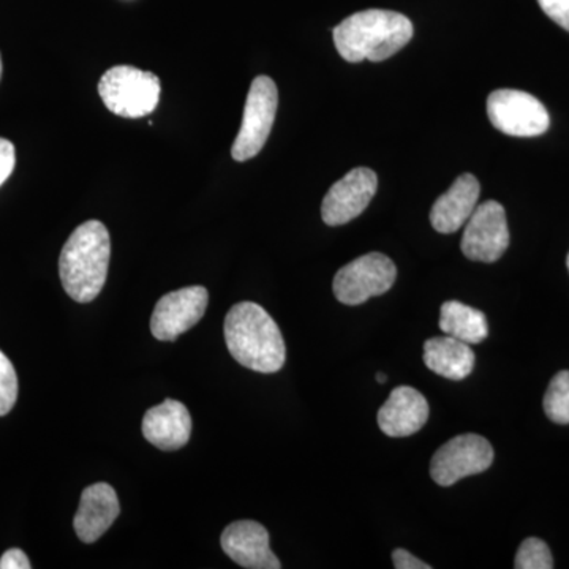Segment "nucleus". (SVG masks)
<instances>
[{"label": "nucleus", "instance_id": "nucleus-22", "mask_svg": "<svg viewBox=\"0 0 569 569\" xmlns=\"http://www.w3.org/2000/svg\"><path fill=\"white\" fill-rule=\"evenodd\" d=\"M546 14L569 32V0H538Z\"/></svg>", "mask_w": 569, "mask_h": 569}, {"label": "nucleus", "instance_id": "nucleus-25", "mask_svg": "<svg viewBox=\"0 0 569 569\" xmlns=\"http://www.w3.org/2000/svg\"><path fill=\"white\" fill-rule=\"evenodd\" d=\"M392 561H395V567L397 569H430V565L425 563L417 559V557L411 556L410 552L406 549H396L392 552Z\"/></svg>", "mask_w": 569, "mask_h": 569}, {"label": "nucleus", "instance_id": "nucleus-13", "mask_svg": "<svg viewBox=\"0 0 569 569\" xmlns=\"http://www.w3.org/2000/svg\"><path fill=\"white\" fill-rule=\"evenodd\" d=\"M378 427L385 436L410 437L425 427L429 419V403L415 388L392 389L385 406L378 410Z\"/></svg>", "mask_w": 569, "mask_h": 569}, {"label": "nucleus", "instance_id": "nucleus-19", "mask_svg": "<svg viewBox=\"0 0 569 569\" xmlns=\"http://www.w3.org/2000/svg\"><path fill=\"white\" fill-rule=\"evenodd\" d=\"M542 406L550 421L569 425V370H561L550 380Z\"/></svg>", "mask_w": 569, "mask_h": 569}, {"label": "nucleus", "instance_id": "nucleus-1", "mask_svg": "<svg viewBox=\"0 0 569 569\" xmlns=\"http://www.w3.org/2000/svg\"><path fill=\"white\" fill-rule=\"evenodd\" d=\"M413 22L391 10H365L351 14L332 32L339 54L347 62H381L413 39Z\"/></svg>", "mask_w": 569, "mask_h": 569}, {"label": "nucleus", "instance_id": "nucleus-27", "mask_svg": "<svg viewBox=\"0 0 569 569\" xmlns=\"http://www.w3.org/2000/svg\"><path fill=\"white\" fill-rule=\"evenodd\" d=\"M0 78H2V58H0Z\"/></svg>", "mask_w": 569, "mask_h": 569}, {"label": "nucleus", "instance_id": "nucleus-11", "mask_svg": "<svg viewBox=\"0 0 569 569\" xmlns=\"http://www.w3.org/2000/svg\"><path fill=\"white\" fill-rule=\"evenodd\" d=\"M378 178L370 168H355L326 193L321 217L329 227H340L361 216L376 197Z\"/></svg>", "mask_w": 569, "mask_h": 569}, {"label": "nucleus", "instance_id": "nucleus-21", "mask_svg": "<svg viewBox=\"0 0 569 569\" xmlns=\"http://www.w3.org/2000/svg\"><path fill=\"white\" fill-rule=\"evenodd\" d=\"M18 399V377L9 358L0 351V417L10 413Z\"/></svg>", "mask_w": 569, "mask_h": 569}, {"label": "nucleus", "instance_id": "nucleus-17", "mask_svg": "<svg viewBox=\"0 0 569 569\" xmlns=\"http://www.w3.org/2000/svg\"><path fill=\"white\" fill-rule=\"evenodd\" d=\"M425 365L448 380H466L473 372L475 353L468 343L455 337H432L425 343Z\"/></svg>", "mask_w": 569, "mask_h": 569}, {"label": "nucleus", "instance_id": "nucleus-2", "mask_svg": "<svg viewBox=\"0 0 569 569\" xmlns=\"http://www.w3.org/2000/svg\"><path fill=\"white\" fill-rule=\"evenodd\" d=\"M224 342L239 365L260 373L279 372L287 348L279 326L263 307L239 302L224 318Z\"/></svg>", "mask_w": 569, "mask_h": 569}, {"label": "nucleus", "instance_id": "nucleus-16", "mask_svg": "<svg viewBox=\"0 0 569 569\" xmlns=\"http://www.w3.org/2000/svg\"><path fill=\"white\" fill-rule=\"evenodd\" d=\"M481 186L473 174H462L441 194L430 211V223L441 234L459 231L477 209Z\"/></svg>", "mask_w": 569, "mask_h": 569}, {"label": "nucleus", "instance_id": "nucleus-18", "mask_svg": "<svg viewBox=\"0 0 569 569\" xmlns=\"http://www.w3.org/2000/svg\"><path fill=\"white\" fill-rule=\"evenodd\" d=\"M440 329L445 335L462 340L468 346H478L489 336L485 313L459 301H448L441 306Z\"/></svg>", "mask_w": 569, "mask_h": 569}, {"label": "nucleus", "instance_id": "nucleus-20", "mask_svg": "<svg viewBox=\"0 0 569 569\" xmlns=\"http://www.w3.org/2000/svg\"><path fill=\"white\" fill-rule=\"evenodd\" d=\"M515 568L552 569L553 559L549 546L539 538H527L516 553Z\"/></svg>", "mask_w": 569, "mask_h": 569}, {"label": "nucleus", "instance_id": "nucleus-6", "mask_svg": "<svg viewBox=\"0 0 569 569\" xmlns=\"http://www.w3.org/2000/svg\"><path fill=\"white\" fill-rule=\"evenodd\" d=\"M397 269L383 253H367L339 269L332 283L337 301L346 306L365 305L373 296L391 290Z\"/></svg>", "mask_w": 569, "mask_h": 569}, {"label": "nucleus", "instance_id": "nucleus-7", "mask_svg": "<svg viewBox=\"0 0 569 569\" xmlns=\"http://www.w3.org/2000/svg\"><path fill=\"white\" fill-rule=\"evenodd\" d=\"M489 121L509 137L531 138L548 132L549 112L537 97L515 89H498L488 99Z\"/></svg>", "mask_w": 569, "mask_h": 569}, {"label": "nucleus", "instance_id": "nucleus-9", "mask_svg": "<svg viewBox=\"0 0 569 569\" xmlns=\"http://www.w3.org/2000/svg\"><path fill=\"white\" fill-rule=\"evenodd\" d=\"M462 252L468 260L481 263H496L509 247L507 212L497 201H486L477 206L466 223Z\"/></svg>", "mask_w": 569, "mask_h": 569}, {"label": "nucleus", "instance_id": "nucleus-4", "mask_svg": "<svg viewBox=\"0 0 569 569\" xmlns=\"http://www.w3.org/2000/svg\"><path fill=\"white\" fill-rule=\"evenodd\" d=\"M100 99L112 114L144 118L156 111L162 93L159 77L132 66H116L104 71L99 81Z\"/></svg>", "mask_w": 569, "mask_h": 569}, {"label": "nucleus", "instance_id": "nucleus-24", "mask_svg": "<svg viewBox=\"0 0 569 569\" xmlns=\"http://www.w3.org/2000/svg\"><path fill=\"white\" fill-rule=\"evenodd\" d=\"M31 561L21 549H10L0 557V569H29Z\"/></svg>", "mask_w": 569, "mask_h": 569}, {"label": "nucleus", "instance_id": "nucleus-14", "mask_svg": "<svg viewBox=\"0 0 569 569\" xmlns=\"http://www.w3.org/2000/svg\"><path fill=\"white\" fill-rule=\"evenodd\" d=\"M192 433V418L189 410L178 400L168 399L160 406L149 408L142 418V436L153 447L174 451L189 443Z\"/></svg>", "mask_w": 569, "mask_h": 569}, {"label": "nucleus", "instance_id": "nucleus-5", "mask_svg": "<svg viewBox=\"0 0 569 569\" xmlns=\"http://www.w3.org/2000/svg\"><path fill=\"white\" fill-rule=\"evenodd\" d=\"M277 108L279 91L276 82L269 77L254 78L247 96L241 129L231 148L236 162H247L261 152L274 126Z\"/></svg>", "mask_w": 569, "mask_h": 569}, {"label": "nucleus", "instance_id": "nucleus-23", "mask_svg": "<svg viewBox=\"0 0 569 569\" xmlns=\"http://www.w3.org/2000/svg\"><path fill=\"white\" fill-rule=\"evenodd\" d=\"M17 164V153H14L13 142L0 138V187L13 173Z\"/></svg>", "mask_w": 569, "mask_h": 569}, {"label": "nucleus", "instance_id": "nucleus-15", "mask_svg": "<svg viewBox=\"0 0 569 569\" xmlns=\"http://www.w3.org/2000/svg\"><path fill=\"white\" fill-rule=\"evenodd\" d=\"M119 507L116 490L107 482H97L82 490L80 507L74 516L73 526L82 542H96L102 538L118 519Z\"/></svg>", "mask_w": 569, "mask_h": 569}, {"label": "nucleus", "instance_id": "nucleus-3", "mask_svg": "<svg viewBox=\"0 0 569 569\" xmlns=\"http://www.w3.org/2000/svg\"><path fill=\"white\" fill-rule=\"evenodd\" d=\"M110 258L107 227L99 220L80 224L67 239L59 258V276L67 295L81 305L93 301L107 282Z\"/></svg>", "mask_w": 569, "mask_h": 569}, {"label": "nucleus", "instance_id": "nucleus-26", "mask_svg": "<svg viewBox=\"0 0 569 569\" xmlns=\"http://www.w3.org/2000/svg\"><path fill=\"white\" fill-rule=\"evenodd\" d=\"M376 380L378 383H385V381H387V376H385V373H377Z\"/></svg>", "mask_w": 569, "mask_h": 569}, {"label": "nucleus", "instance_id": "nucleus-28", "mask_svg": "<svg viewBox=\"0 0 569 569\" xmlns=\"http://www.w3.org/2000/svg\"><path fill=\"white\" fill-rule=\"evenodd\" d=\"M567 266H568V271H569V253H568V258H567Z\"/></svg>", "mask_w": 569, "mask_h": 569}, {"label": "nucleus", "instance_id": "nucleus-10", "mask_svg": "<svg viewBox=\"0 0 569 569\" xmlns=\"http://www.w3.org/2000/svg\"><path fill=\"white\" fill-rule=\"evenodd\" d=\"M208 302V290L200 284L162 296L151 318L153 337L163 342L178 339L203 318Z\"/></svg>", "mask_w": 569, "mask_h": 569}, {"label": "nucleus", "instance_id": "nucleus-12", "mask_svg": "<svg viewBox=\"0 0 569 569\" xmlns=\"http://www.w3.org/2000/svg\"><path fill=\"white\" fill-rule=\"evenodd\" d=\"M222 548L239 567L249 569H280L279 559L269 548V533L261 523L239 520L222 533Z\"/></svg>", "mask_w": 569, "mask_h": 569}, {"label": "nucleus", "instance_id": "nucleus-8", "mask_svg": "<svg viewBox=\"0 0 569 569\" xmlns=\"http://www.w3.org/2000/svg\"><path fill=\"white\" fill-rule=\"evenodd\" d=\"M493 448L485 437L463 433L451 438L438 449L430 462V477L437 485L448 488L460 479L482 473L492 466Z\"/></svg>", "mask_w": 569, "mask_h": 569}]
</instances>
